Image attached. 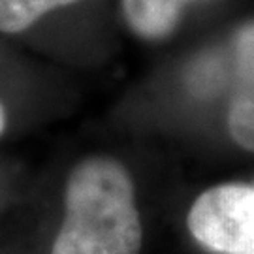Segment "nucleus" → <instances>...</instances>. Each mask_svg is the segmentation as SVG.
<instances>
[{
    "mask_svg": "<svg viewBox=\"0 0 254 254\" xmlns=\"http://www.w3.org/2000/svg\"><path fill=\"white\" fill-rule=\"evenodd\" d=\"M143 241L128 170L109 156L85 158L64 192V220L51 254H139Z\"/></svg>",
    "mask_w": 254,
    "mask_h": 254,
    "instance_id": "nucleus-1",
    "label": "nucleus"
},
{
    "mask_svg": "<svg viewBox=\"0 0 254 254\" xmlns=\"http://www.w3.org/2000/svg\"><path fill=\"white\" fill-rule=\"evenodd\" d=\"M189 230L218 254H254V185L224 183L201 192L192 203Z\"/></svg>",
    "mask_w": 254,
    "mask_h": 254,
    "instance_id": "nucleus-2",
    "label": "nucleus"
},
{
    "mask_svg": "<svg viewBox=\"0 0 254 254\" xmlns=\"http://www.w3.org/2000/svg\"><path fill=\"white\" fill-rule=\"evenodd\" d=\"M192 0H121L127 25L139 38L162 40L177 28L183 9Z\"/></svg>",
    "mask_w": 254,
    "mask_h": 254,
    "instance_id": "nucleus-3",
    "label": "nucleus"
},
{
    "mask_svg": "<svg viewBox=\"0 0 254 254\" xmlns=\"http://www.w3.org/2000/svg\"><path fill=\"white\" fill-rule=\"evenodd\" d=\"M75 2L79 0H0V32H23L51 9L64 8Z\"/></svg>",
    "mask_w": 254,
    "mask_h": 254,
    "instance_id": "nucleus-4",
    "label": "nucleus"
},
{
    "mask_svg": "<svg viewBox=\"0 0 254 254\" xmlns=\"http://www.w3.org/2000/svg\"><path fill=\"white\" fill-rule=\"evenodd\" d=\"M228 130L237 145L254 153V77L232 102L228 111Z\"/></svg>",
    "mask_w": 254,
    "mask_h": 254,
    "instance_id": "nucleus-5",
    "label": "nucleus"
},
{
    "mask_svg": "<svg viewBox=\"0 0 254 254\" xmlns=\"http://www.w3.org/2000/svg\"><path fill=\"white\" fill-rule=\"evenodd\" d=\"M4 128H6V111H4V106L0 104V136H2Z\"/></svg>",
    "mask_w": 254,
    "mask_h": 254,
    "instance_id": "nucleus-6",
    "label": "nucleus"
}]
</instances>
